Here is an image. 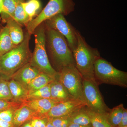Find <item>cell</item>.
Wrapping results in <instances>:
<instances>
[{"label": "cell", "mask_w": 127, "mask_h": 127, "mask_svg": "<svg viewBox=\"0 0 127 127\" xmlns=\"http://www.w3.org/2000/svg\"><path fill=\"white\" fill-rule=\"evenodd\" d=\"M45 27L47 53L58 72L65 67L75 66L72 51L65 37L58 32L45 25Z\"/></svg>", "instance_id": "cell-1"}, {"label": "cell", "mask_w": 127, "mask_h": 127, "mask_svg": "<svg viewBox=\"0 0 127 127\" xmlns=\"http://www.w3.org/2000/svg\"><path fill=\"white\" fill-rule=\"evenodd\" d=\"M31 35L27 31L21 43L0 56V73L2 77L10 79L15 73L30 62L32 54L29 47Z\"/></svg>", "instance_id": "cell-2"}, {"label": "cell", "mask_w": 127, "mask_h": 127, "mask_svg": "<svg viewBox=\"0 0 127 127\" xmlns=\"http://www.w3.org/2000/svg\"><path fill=\"white\" fill-rule=\"evenodd\" d=\"M77 45L72 52L75 66L83 79L89 80L98 84L94 72V65L100 57L97 49L90 46L87 43L80 32L77 31Z\"/></svg>", "instance_id": "cell-3"}, {"label": "cell", "mask_w": 127, "mask_h": 127, "mask_svg": "<svg viewBox=\"0 0 127 127\" xmlns=\"http://www.w3.org/2000/svg\"><path fill=\"white\" fill-rule=\"evenodd\" d=\"M45 31L44 22L39 25L34 31L33 34L35 37V49L32 54L30 63L41 72L57 79L58 72L55 70L51 65L46 50Z\"/></svg>", "instance_id": "cell-4"}, {"label": "cell", "mask_w": 127, "mask_h": 127, "mask_svg": "<svg viewBox=\"0 0 127 127\" xmlns=\"http://www.w3.org/2000/svg\"><path fill=\"white\" fill-rule=\"evenodd\" d=\"M75 3L73 0H50L36 17L26 26L27 31L31 35L39 25L58 14L67 16L74 11Z\"/></svg>", "instance_id": "cell-5"}, {"label": "cell", "mask_w": 127, "mask_h": 127, "mask_svg": "<svg viewBox=\"0 0 127 127\" xmlns=\"http://www.w3.org/2000/svg\"><path fill=\"white\" fill-rule=\"evenodd\" d=\"M94 72L98 84L101 83L127 88V73L117 69L101 57L94 64Z\"/></svg>", "instance_id": "cell-6"}, {"label": "cell", "mask_w": 127, "mask_h": 127, "mask_svg": "<svg viewBox=\"0 0 127 127\" xmlns=\"http://www.w3.org/2000/svg\"><path fill=\"white\" fill-rule=\"evenodd\" d=\"M57 79L73 97L85 102L83 88V79L75 66H68L62 68L58 72Z\"/></svg>", "instance_id": "cell-7"}, {"label": "cell", "mask_w": 127, "mask_h": 127, "mask_svg": "<svg viewBox=\"0 0 127 127\" xmlns=\"http://www.w3.org/2000/svg\"><path fill=\"white\" fill-rule=\"evenodd\" d=\"M83 88L86 106L91 111L107 114L111 110L107 106L101 95L98 85L89 80L83 79Z\"/></svg>", "instance_id": "cell-8"}, {"label": "cell", "mask_w": 127, "mask_h": 127, "mask_svg": "<svg viewBox=\"0 0 127 127\" xmlns=\"http://www.w3.org/2000/svg\"><path fill=\"white\" fill-rule=\"evenodd\" d=\"M44 22L47 27L56 30L65 37L72 52L76 48L77 30L67 21L65 16L58 14Z\"/></svg>", "instance_id": "cell-9"}, {"label": "cell", "mask_w": 127, "mask_h": 127, "mask_svg": "<svg viewBox=\"0 0 127 127\" xmlns=\"http://www.w3.org/2000/svg\"><path fill=\"white\" fill-rule=\"evenodd\" d=\"M84 106H86L85 102L75 98H72L57 103L46 116L49 118H53L70 116L75 111Z\"/></svg>", "instance_id": "cell-10"}, {"label": "cell", "mask_w": 127, "mask_h": 127, "mask_svg": "<svg viewBox=\"0 0 127 127\" xmlns=\"http://www.w3.org/2000/svg\"><path fill=\"white\" fill-rule=\"evenodd\" d=\"M40 72L29 63L15 73L10 78L19 82L27 88L30 83Z\"/></svg>", "instance_id": "cell-11"}, {"label": "cell", "mask_w": 127, "mask_h": 127, "mask_svg": "<svg viewBox=\"0 0 127 127\" xmlns=\"http://www.w3.org/2000/svg\"><path fill=\"white\" fill-rule=\"evenodd\" d=\"M37 116H39L27 105L22 103L16 109L12 124L14 127H20Z\"/></svg>", "instance_id": "cell-12"}, {"label": "cell", "mask_w": 127, "mask_h": 127, "mask_svg": "<svg viewBox=\"0 0 127 127\" xmlns=\"http://www.w3.org/2000/svg\"><path fill=\"white\" fill-rule=\"evenodd\" d=\"M23 103L39 116H46L52 107L57 103L51 98L27 100Z\"/></svg>", "instance_id": "cell-13"}, {"label": "cell", "mask_w": 127, "mask_h": 127, "mask_svg": "<svg viewBox=\"0 0 127 127\" xmlns=\"http://www.w3.org/2000/svg\"><path fill=\"white\" fill-rule=\"evenodd\" d=\"M51 99L57 103L74 98L57 79L51 83Z\"/></svg>", "instance_id": "cell-14"}, {"label": "cell", "mask_w": 127, "mask_h": 127, "mask_svg": "<svg viewBox=\"0 0 127 127\" xmlns=\"http://www.w3.org/2000/svg\"><path fill=\"white\" fill-rule=\"evenodd\" d=\"M10 79L8 81V85L12 97V101L22 103L27 99L28 91L20 82L12 78Z\"/></svg>", "instance_id": "cell-15"}, {"label": "cell", "mask_w": 127, "mask_h": 127, "mask_svg": "<svg viewBox=\"0 0 127 127\" xmlns=\"http://www.w3.org/2000/svg\"><path fill=\"white\" fill-rule=\"evenodd\" d=\"M6 23L12 42L15 45H18L24 39V34L21 25L12 18L9 19Z\"/></svg>", "instance_id": "cell-16"}, {"label": "cell", "mask_w": 127, "mask_h": 127, "mask_svg": "<svg viewBox=\"0 0 127 127\" xmlns=\"http://www.w3.org/2000/svg\"><path fill=\"white\" fill-rule=\"evenodd\" d=\"M56 79L50 75L41 72L30 83L27 89L28 92L34 91L50 84Z\"/></svg>", "instance_id": "cell-17"}, {"label": "cell", "mask_w": 127, "mask_h": 127, "mask_svg": "<svg viewBox=\"0 0 127 127\" xmlns=\"http://www.w3.org/2000/svg\"><path fill=\"white\" fill-rule=\"evenodd\" d=\"M15 46L10 36L7 26L2 27L0 32V56L8 52Z\"/></svg>", "instance_id": "cell-18"}, {"label": "cell", "mask_w": 127, "mask_h": 127, "mask_svg": "<svg viewBox=\"0 0 127 127\" xmlns=\"http://www.w3.org/2000/svg\"><path fill=\"white\" fill-rule=\"evenodd\" d=\"M92 127H113L107 120L108 114L95 112L91 111L86 106Z\"/></svg>", "instance_id": "cell-19"}, {"label": "cell", "mask_w": 127, "mask_h": 127, "mask_svg": "<svg viewBox=\"0 0 127 127\" xmlns=\"http://www.w3.org/2000/svg\"><path fill=\"white\" fill-rule=\"evenodd\" d=\"M71 122L81 125H87L91 124L90 118L86 106L80 108L70 115Z\"/></svg>", "instance_id": "cell-20"}, {"label": "cell", "mask_w": 127, "mask_h": 127, "mask_svg": "<svg viewBox=\"0 0 127 127\" xmlns=\"http://www.w3.org/2000/svg\"><path fill=\"white\" fill-rule=\"evenodd\" d=\"M17 3L14 0H2V11L0 18L6 22L11 18L13 19Z\"/></svg>", "instance_id": "cell-21"}, {"label": "cell", "mask_w": 127, "mask_h": 127, "mask_svg": "<svg viewBox=\"0 0 127 127\" xmlns=\"http://www.w3.org/2000/svg\"><path fill=\"white\" fill-rule=\"evenodd\" d=\"M124 108L123 104H120L109 111L107 115V120L112 127H118L122 117Z\"/></svg>", "instance_id": "cell-22"}, {"label": "cell", "mask_w": 127, "mask_h": 127, "mask_svg": "<svg viewBox=\"0 0 127 127\" xmlns=\"http://www.w3.org/2000/svg\"><path fill=\"white\" fill-rule=\"evenodd\" d=\"M22 7L30 18V21L37 15L40 9L41 2L39 0H29L27 2H21Z\"/></svg>", "instance_id": "cell-23"}, {"label": "cell", "mask_w": 127, "mask_h": 127, "mask_svg": "<svg viewBox=\"0 0 127 127\" xmlns=\"http://www.w3.org/2000/svg\"><path fill=\"white\" fill-rule=\"evenodd\" d=\"M51 83L39 89L28 92L27 100L45 98L51 99Z\"/></svg>", "instance_id": "cell-24"}, {"label": "cell", "mask_w": 127, "mask_h": 127, "mask_svg": "<svg viewBox=\"0 0 127 127\" xmlns=\"http://www.w3.org/2000/svg\"><path fill=\"white\" fill-rule=\"evenodd\" d=\"M22 1H24V0H22L17 4L13 19L21 26L24 25L26 26L30 20L29 17L22 7L21 4Z\"/></svg>", "instance_id": "cell-25"}, {"label": "cell", "mask_w": 127, "mask_h": 127, "mask_svg": "<svg viewBox=\"0 0 127 127\" xmlns=\"http://www.w3.org/2000/svg\"><path fill=\"white\" fill-rule=\"evenodd\" d=\"M0 100L12 101L8 80L1 76L0 79Z\"/></svg>", "instance_id": "cell-26"}, {"label": "cell", "mask_w": 127, "mask_h": 127, "mask_svg": "<svg viewBox=\"0 0 127 127\" xmlns=\"http://www.w3.org/2000/svg\"><path fill=\"white\" fill-rule=\"evenodd\" d=\"M48 118L50 122L55 127H67L71 123L70 116Z\"/></svg>", "instance_id": "cell-27"}, {"label": "cell", "mask_w": 127, "mask_h": 127, "mask_svg": "<svg viewBox=\"0 0 127 127\" xmlns=\"http://www.w3.org/2000/svg\"><path fill=\"white\" fill-rule=\"evenodd\" d=\"M18 107H12L0 111V119L12 123L15 111Z\"/></svg>", "instance_id": "cell-28"}, {"label": "cell", "mask_w": 127, "mask_h": 127, "mask_svg": "<svg viewBox=\"0 0 127 127\" xmlns=\"http://www.w3.org/2000/svg\"><path fill=\"white\" fill-rule=\"evenodd\" d=\"M48 122L49 118L44 116L35 117L29 122L33 127H45Z\"/></svg>", "instance_id": "cell-29"}, {"label": "cell", "mask_w": 127, "mask_h": 127, "mask_svg": "<svg viewBox=\"0 0 127 127\" xmlns=\"http://www.w3.org/2000/svg\"><path fill=\"white\" fill-rule=\"evenodd\" d=\"M22 103L0 100V111L12 107L19 106Z\"/></svg>", "instance_id": "cell-30"}, {"label": "cell", "mask_w": 127, "mask_h": 127, "mask_svg": "<svg viewBox=\"0 0 127 127\" xmlns=\"http://www.w3.org/2000/svg\"><path fill=\"white\" fill-rule=\"evenodd\" d=\"M127 126V109L124 108L122 117L118 127H124Z\"/></svg>", "instance_id": "cell-31"}, {"label": "cell", "mask_w": 127, "mask_h": 127, "mask_svg": "<svg viewBox=\"0 0 127 127\" xmlns=\"http://www.w3.org/2000/svg\"><path fill=\"white\" fill-rule=\"evenodd\" d=\"M0 127H14V126L11 123L0 119Z\"/></svg>", "instance_id": "cell-32"}, {"label": "cell", "mask_w": 127, "mask_h": 127, "mask_svg": "<svg viewBox=\"0 0 127 127\" xmlns=\"http://www.w3.org/2000/svg\"><path fill=\"white\" fill-rule=\"evenodd\" d=\"M67 127H92L91 124L87 125H81L77 124L71 123Z\"/></svg>", "instance_id": "cell-33"}, {"label": "cell", "mask_w": 127, "mask_h": 127, "mask_svg": "<svg viewBox=\"0 0 127 127\" xmlns=\"http://www.w3.org/2000/svg\"><path fill=\"white\" fill-rule=\"evenodd\" d=\"M33 127L32 125L30 124L29 122H28L25 123V124H23V125H21L20 127Z\"/></svg>", "instance_id": "cell-34"}, {"label": "cell", "mask_w": 127, "mask_h": 127, "mask_svg": "<svg viewBox=\"0 0 127 127\" xmlns=\"http://www.w3.org/2000/svg\"><path fill=\"white\" fill-rule=\"evenodd\" d=\"M2 0H0V16L1 14V11H2Z\"/></svg>", "instance_id": "cell-35"}, {"label": "cell", "mask_w": 127, "mask_h": 127, "mask_svg": "<svg viewBox=\"0 0 127 127\" xmlns=\"http://www.w3.org/2000/svg\"><path fill=\"white\" fill-rule=\"evenodd\" d=\"M45 127H55V126H54L51 123L50 121L48 122V123L47 125Z\"/></svg>", "instance_id": "cell-36"}, {"label": "cell", "mask_w": 127, "mask_h": 127, "mask_svg": "<svg viewBox=\"0 0 127 127\" xmlns=\"http://www.w3.org/2000/svg\"><path fill=\"white\" fill-rule=\"evenodd\" d=\"M14 0V1H15L16 3L17 4L18 2H20V1L21 0Z\"/></svg>", "instance_id": "cell-37"}, {"label": "cell", "mask_w": 127, "mask_h": 127, "mask_svg": "<svg viewBox=\"0 0 127 127\" xmlns=\"http://www.w3.org/2000/svg\"><path fill=\"white\" fill-rule=\"evenodd\" d=\"M2 27L1 26L0 24V32L1 30V28H2Z\"/></svg>", "instance_id": "cell-38"}, {"label": "cell", "mask_w": 127, "mask_h": 127, "mask_svg": "<svg viewBox=\"0 0 127 127\" xmlns=\"http://www.w3.org/2000/svg\"><path fill=\"white\" fill-rule=\"evenodd\" d=\"M1 77V75L0 73V79Z\"/></svg>", "instance_id": "cell-39"}, {"label": "cell", "mask_w": 127, "mask_h": 127, "mask_svg": "<svg viewBox=\"0 0 127 127\" xmlns=\"http://www.w3.org/2000/svg\"><path fill=\"white\" fill-rule=\"evenodd\" d=\"M127 127V126H126V127Z\"/></svg>", "instance_id": "cell-40"}]
</instances>
